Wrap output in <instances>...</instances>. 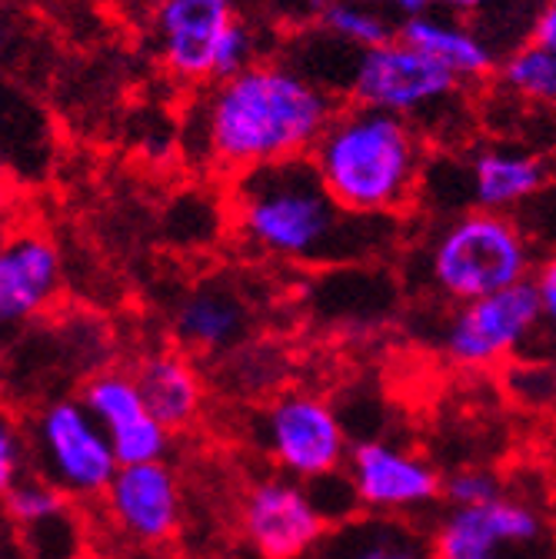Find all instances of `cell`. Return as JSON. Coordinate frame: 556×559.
Returning <instances> with one entry per match:
<instances>
[{
    "mask_svg": "<svg viewBox=\"0 0 556 559\" xmlns=\"http://www.w3.org/2000/svg\"><path fill=\"white\" fill-rule=\"evenodd\" d=\"M453 174V190L447 197L460 214L466 210H494L510 214L533 203L553 177L549 157L523 144H483L460 157H437Z\"/></svg>",
    "mask_w": 556,
    "mask_h": 559,
    "instance_id": "9",
    "label": "cell"
},
{
    "mask_svg": "<svg viewBox=\"0 0 556 559\" xmlns=\"http://www.w3.org/2000/svg\"><path fill=\"white\" fill-rule=\"evenodd\" d=\"M536 333H543L540 297L533 280H527L510 290L453 307L440 346L457 367L480 370L507 364Z\"/></svg>",
    "mask_w": 556,
    "mask_h": 559,
    "instance_id": "7",
    "label": "cell"
},
{
    "mask_svg": "<svg viewBox=\"0 0 556 559\" xmlns=\"http://www.w3.org/2000/svg\"><path fill=\"white\" fill-rule=\"evenodd\" d=\"M263 447L273 463L300 483L340 473L351 456L340 416L310 393H287L263 413Z\"/></svg>",
    "mask_w": 556,
    "mask_h": 559,
    "instance_id": "10",
    "label": "cell"
},
{
    "mask_svg": "<svg viewBox=\"0 0 556 559\" xmlns=\"http://www.w3.org/2000/svg\"><path fill=\"white\" fill-rule=\"evenodd\" d=\"M60 294V253L40 230H17L0 250V317L24 323L40 317Z\"/></svg>",
    "mask_w": 556,
    "mask_h": 559,
    "instance_id": "16",
    "label": "cell"
},
{
    "mask_svg": "<svg viewBox=\"0 0 556 559\" xmlns=\"http://www.w3.org/2000/svg\"><path fill=\"white\" fill-rule=\"evenodd\" d=\"M100 500L107 523L133 546H161L180 526V483L164 460L120 466Z\"/></svg>",
    "mask_w": 556,
    "mask_h": 559,
    "instance_id": "14",
    "label": "cell"
},
{
    "mask_svg": "<svg viewBox=\"0 0 556 559\" xmlns=\"http://www.w3.org/2000/svg\"><path fill=\"white\" fill-rule=\"evenodd\" d=\"M34 473V447L31 433L14 427L11 419L0 430V489H11L17 479Z\"/></svg>",
    "mask_w": 556,
    "mask_h": 559,
    "instance_id": "26",
    "label": "cell"
},
{
    "mask_svg": "<svg viewBox=\"0 0 556 559\" xmlns=\"http://www.w3.org/2000/svg\"><path fill=\"white\" fill-rule=\"evenodd\" d=\"M336 110V94L291 60H257L237 78L206 84L193 110V133L206 160L240 177L310 157Z\"/></svg>",
    "mask_w": 556,
    "mask_h": 559,
    "instance_id": "1",
    "label": "cell"
},
{
    "mask_svg": "<svg viewBox=\"0 0 556 559\" xmlns=\"http://www.w3.org/2000/svg\"><path fill=\"white\" fill-rule=\"evenodd\" d=\"M533 40L556 53V0H546V8H540V17L533 24Z\"/></svg>",
    "mask_w": 556,
    "mask_h": 559,
    "instance_id": "28",
    "label": "cell"
},
{
    "mask_svg": "<svg viewBox=\"0 0 556 559\" xmlns=\"http://www.w3.org/2000/svg\"><path fill=\"white\" fill-rule=\"evenodd\" d=\"M377 4H383L390 14H397L400 24L410 21V17H421V14L434 11V0H377Z\"/></svg>",
    "mask_w": 556,
    "mask_h": 559,
    "instance_id": "30",
    "label": "cell"
},
{
    "mask_svg": "<svg viewBox=\"0 0 556 559\" xmlns=\"http://www.w3.org/2000/svg\"><path fill=\"white\" fill-rule=\"evenodd\" d=\"M133 380L144 393L147 409L170 433L190 427V419L197 416L203 400V386L187 349H154V354L137 364Z\"/></svg>",
    "mask_w": 556,
    "mask_h": 559,
    "instance_id": "20",
    "label": "cell"
},
{
    "mask_svg": "<svg viewBox=\"0 0 556 559\" xmlns=\"http://www.w3.org/2000/svg\"><path fill=\"white\" fill-rule=\"evenodd\" d=\"M4 510L17 530L31 533L71 513V497L34 469L24 479H17L11 489H4Z\"/></svg>",
    "mask_w": 556,
    "mask_h": 559,
    "instance_id": "23",
    "label": "cell"
},
{
    "mask_svg": "<svg viewBox=\"0 0 556 559\" xmlns=\"http://www.w3.org/2000/svg\"><path fill=\"white\" fill-rule=\"evenodd\" d=\"M91 416L107 430L120 466L161 463L170 447V430L147 409L133 373L104 370L84 383L81 393Z\"/></svg>",
    "mask_w": 556,
    "mask_h": 559,
    "instance_id": "15",
    "label": "cell"
},
{
    "mask_svg": "<svg viewBox=\"0 0 556 559\" xmlns=\"http://www.w3.org/2000/svg\"><path fill=\"white\" fill-rule=\"evenodd\" d=\"M237 21L234 0H161L154 37L167 74L184 84H214L217 47Z\"/></svg>",
    "mask_w": 556,
    "mask_h": 559,
    "instance_id": "13",
    "label": "cell"
},
{
    "mask_svg": "<svg viewBox=\"0 0 556 559\" xmlns=\"http://www.w3.org/2000/svg\"><path fill=\"white\" fill-rule=\"evenodd\" d=\"M494 87L527 107L556 114V53L533 37L500 57Z\"/></svg>",
    "mask_w": 556,
    "mask_h": 559,
    "instance_id": "21",
    "label": "cell"
},
{
    "mask_svg": "<svg viewBox=\"0 0 556 559\" xmlns=\"http://www.w3.org/2000/svg\"><path fill=\"white\" fill-rule=\"evenodd\" d=\"M230 214L244 247L300 266L374 257L393 234V217H357L343 210L310 157L234 177Z\"/></svg>",
    "mask_w": 556,
    "mask_h": 559,
    "instance_id": "2",
    "label": "cell"
},
{
    "mask_svg": "<svg viewBox=\"0 0 556 559\" xmlns=\"http://www.w3.org/2000/svg\"><path fill=\"white\" fill-rule=\"evenodd\" d=\"M400 37L421 47L434 60H440L450 74H457L463 84L490 81L500 67V50L490 44L473 21L447 14V11H427L421 17H410L400 24Z\"/></svg>",
    "mask_w": 556,
    "mask_h": 559,
    "instance_id": "17",
    "label": "cell"
},
{
    "mask_svg": "<svg viewBox=\"0 0 556 559\" xmlns=\"http://www.w3.org/2000/svg\"><path fill=\"white\" fill-rule=\"evenodd\" d=\"M549 543L543 513L517 497L447 510L430 536L434 559H527Z\"/></svg>",
    "mask_w": 556,
    "mask_h": 559,
    "instance_id": "8",
    "label": "cell"
},
{
    "mask_svg": "<svg viewBox=\"0 0 556 559\" xmlns=\"http://www.w3.org/2000/svg\"><path fill=\"white\" fill-rule=\"evenodd\" d=\"M320 27L354 50H370L400 37V21L377 0H327Z\"/></svg>",
    "mask_w": 556,
    "mask_h": 559,
    "instance_id": "22",
    "label": "cell"
},
{
    "mask_svg": "<svg viewBox=\"0 0 556 559\" xmlns=\"http://www.w3.org/2000/svg\"><path fill=\"white\" fill-rule=\"evenodd\" d=\"M253 63H257V34H253L250 24L237 21V24L224 34V40H221V47H217L214 84L244 74V70L253 67Z\"/></svg>",
    "mask_w": 556,
    "mask_h": 559,
    "instance_id": "25",
    "label": "cell"
},
{
    "mask_svg": "<svg viewBox=\"0 0 556 559\" xmlns=\"http://www.w3.org/2000/svg\"><path fill=\"white\" fill-rule=\"evenodd\" d=\"M497 4V0H434L437 11H447V14H457V17H480Z\"/></svg>",
    "mask_w": 556,
    "mask_h": 559,
    "instance_id": "29",
    "label": "cell"
},
{
    "mask_svg": "<svg viewBox=\"0 0 556 559\" xmlns=\"http://www.w3.org/2000/svg\"><path fill=\"white\" fill-rule=\"evenodd\" d=\"M540 257L530 234L510 214L466 210L437 227L424 273L437 297L460 307L533 280Z\"/></svg>",
    "mask_w": 556,
    "mask_h": 559,
    "instance_id": "4",
    "label": "cell"
},
{
    "mask_svg": "<svg viewBox=\"0 0 556 559\" xmlns=\"http://www.w3.org/2000/svg\"><path fill=\"white\" fill-rule=\"evenodd\" d=\"M307 559H434L430 539L400 516H351L323 536Z\"/></svg>",
    "mask_w": 556,
    "mask_h": 559,
    "instance_id": "18",
    "label": "cell"
},
{
    "mask_svg": "<svg viewBox=\"0 0 556 559\" xmlns=\"http://www.w3.org/2000/svg\"><path fill=\"white\" fill-rule=\"evenodd\" d=\"M310 160L343 210L357 217H397L421 200L430 140L406 117L343 104Z\"/></svg>",
    "mask_w": 556,
    "mask_h": 559,
    "instance_id": "3",
    "label": "cell"
},
{
    "mask_svg": "<svg viewBox=\"0 0 556 559\" xmlns=\"http://www.w3.org/2000/svg\"><path fill=\"white\" fill-rule=\"evenodd\" d=\"M346 104L406 117L427 140L440 136L437 130L463 133L460 117L466 114L463 81L403 37L357 53Z\"/></svg>",
    "mask_w": 556,
    "mask_h": 559,
    "instance_id": "5",
    "label": "cell"
},
{
    "mask_svg": "<svg viewBox=\"0 0 556 559\" xmlns=\"http://www.w3.org/2000/svg\"><path fill=\"white\" fill-rule=\"evenodd\" d=\"M533 287L540 297V317H543V333L556 340V247L540 257L533 270Z\"/></svg>",
    "mask_w": 556,
    "mask_h": 559,
    "instance_id": "27",
    "label": "cell"
},
{
    "mask_svg": "<svg viewBox=\"0 0 556 559\" xmlns=\"http://www.w3.org/2000/svg\"><path fill=\"white\" fill-rule=\"evenodd\" d=\"M250 326L244 300L217 284L197 287L187 294L174 313V333L190 354H221L244 340Z\"/></svg>",
    "mask_w": 556,
    "mask_h": 559,
    "instance_id": "19",
    "label": "cell"
},
{
    "mask_svg": "<svg viewBox=\"0 0 556 559\" xmlns=\"http://www.w3.org/2000/svg\"><path fill=\"white\" fill-rule=\"evenodd\" d=\"M240 516L250 546L263 559H307L330 533V520L314 500L310 486L294 476L253 483Z\"/></svg>",
    "mask_w": 556,
    "mask_h": 559,
    "instance_id": "11",
    "label": "cell"
},
{
    "mask_svg": "<svg viewBox=\"0 0 556 559\" xmlns=\"http://www.w3.org/2000/svg\"><path fill=\"white\" fill-rule=\"evenodd\" d=\"M504 497V486L494 473H483V469H460V473H450L443 479V500L450 503V510H460V507H483Z\"/></svg>",
    "mask_w": 556,
    "mask_h": 559,
    "instance_id": "24",
    "label": "cell"
},
{
    "mask_svg": "<svg viewBox=\"0 0 556 559\" xmlns=\"http://www.w3.org/2000/svg\"><path fill=\"white\" fill-rule=\"evenodd\" d=\"M300 4H304V8H307V11H314V14H317V17H320V11H323V8H327V0H300Z\"/></svg>",
    "mask_w": 556,
    "mask_h": 559,
    "instance_id": "31",
    "label": "cell"
},
{
    "mask_svg": "<svg viewBox=\"0 0 556 559\" xmlns=\"http://www.w3.org/2000/svg\"><path fill=\"white\" fill-rule=\"evenodd\" d=\"M360 507L380 516H406L443 497V476L424 460L390 440H360L346 456Z\"/></svg>",
    "mask_w": 556,
    "mask_h": 559,
    "instance_id": "12",
    "label": "cell"
},
{
    "mask_svg": "<svg viewBox=\"0 0 556 559\" xmlns=\"http://www.w3.org/2000/svg\"><path fill=\"white\" fill-rule=\"evenodd\" d=\"M34 469L71 500H100L114 483L120 460L107 430L84 400H54L31 424Z\"/></svg>",
    "mask_w": 556,
    "mask_h": 559,
    "instance_id": "6",
    "label": "cell"
}]
</instances>
